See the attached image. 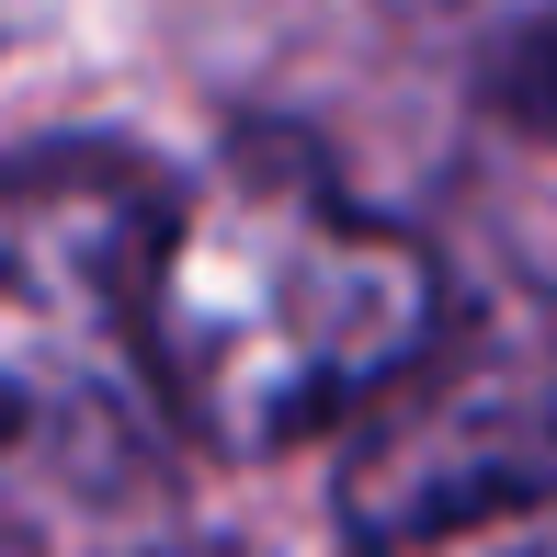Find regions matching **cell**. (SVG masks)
Listing matches in <instances>:
<instances>
[{
  "instance_id": "2",
  "label": "cell",
  "mask_w": 557,
  "mask_h": 557,
  "mask_svg": "<svg viewBox=\"0 0 557 557\" xmlns=\"http://www.w3.org/2000/svg\"><path fill=\"white\" fill-rule=\"evenodd\" d=\"M160 216L171 194L114 148L0 171V500L23 523H137L171 500Z\"/></svg>"
},
{
  "instance_id": "4",
  "label": "cell",
  "mask_w": 557,
  "mask_h": 557,
  "mask_svg": "<svg viewBox=\"0 0 557 557\" xmlns=\"http://www.w3.org/2000/svg\"><path fill=\"white\" fill-rule=\"evenodd\" d=\"M490 103L512 114V125H535V137H557V12L523 23V35L490 58Z\"/></svg>"
},
{
  "instance_id": "3",
  "label": "cell",
  "mask_w": 557,
  "mask_h": 557,
  "mask_svg": "<svg viewBox=\"0 0 557 557\" xmlns=\"http://www.w3.org/2000/svg\"><path fill=\"white\" fill-rule=\"evenodd\" d=\"M352 557H557V308H455L433 364L352 421Z\"/></svg>"
},
{
  "instance_id": "1",
  "label": "cell",
  "mask_w": 557,
  "mask_h": 557,
  "mask_svg": "<svg viewBox=\"0 0 557 557\" xmlns=\"http://www.w3.org/2000/svg\"><path fill=\"white\" fill-rule=\"evenodd\" d=\"M455 331L433 239L352 206L296 137H239L160 216V375L194 455H296L398 398Z\"/></svg>"
}]
</instances>
